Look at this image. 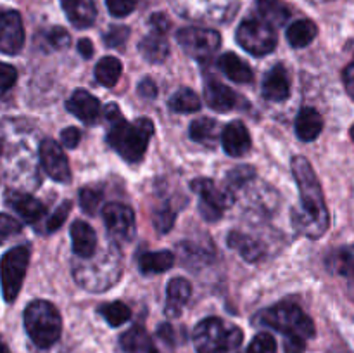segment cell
<instances>
[{
    "label": "cell",
    "mask_w": 354,
    "mask_h": 353,
    "mask_svg": "<svg viewBox=\"0 0 354 353\" xmlns=\"http://www.w3.org/2000/svg\"><path fill=\"white\" fill-rule=\"evenodd\" d=\"M290 168L299 187L301 197V215H296L294 224L299 228L301 234L311 239L322 237L330 225V215H328L324 192L315 175L313 166L304 156H294Z\"/></svg>",
    "instance_id": "6da1fadb"
},
{
    "label": "cell",
    "mask_w": 354,
    "mask_h": 353,
    "mask_svg": "<svg viewBox=\"0 0 354 353\" xmlns=\"http://www.w3.org/2000/svg\"><path fill=\"white\" fill-rule=\"evenodd\" d=\"M106 120L109 121L107 144L128 163L140 161L154 134V123L149 118L127 121L121 116L118 104H107Z\"/></svg>",
    "instance_id": "7a4b0ae2"
},
{
    "label": "cell",
    "mask_w": 354,
    "mask_h": 353,
    "mask_svg": "<svg viewBox=\"0 0 354 353\" xmlns=\"http://www.w3.org/2000/svg\"><path fill=\"white\" fill-rule=\"evenodd\" d=\"M256 324L282 332L287 353H303L306 348V339L315 336L313 320L297 305L287 301L259 311Z\"/></svg>",
    "instance_id": "3957f363"
},
{
    "label": "cell",
    "mask_w": 354,
    "mask_h": 353,
    "mask_svg": "<svg viewBox=\"0 0 354 353\" xmlns=\"http://www.w3.org/2000/svg\"><path fill=\"white\" fill-rule=\"evenodd\" d=\"M192 339L197 353H239L244 334L237 325L209 317L196 325Z\"/></svg>",
    "instance_id": "277c9868"
},
{
    "label": "cell",
    "mask_w": 354,
    "mask_h": 353,
    "mask_svg": "<svg viewBox=\"0 0 354 353\" xmlns=\"http://www.w3.org/2000/svg\"><path fill=\"white\" fill-rule=\"evenodd\" d=\"M24 327L38 348H50L61 338V315L57 308L48 301L35 300L24 310Z\"/></svg>",
    "instance_id": "5b68a950"
},
{
    "label": "cell",
    "mask_w": 354,
    "mask_h": 353,
    "mask_svg": "<svg viewBox=\"0 0 354 353\" xmlns=\"http://www.w3.org/2000/svg\"><path fill=\"white\" fill-rule=\"evenodd\" d=\"M237 42L252 55H268L277 47L275 28L261 17H249L239 24Z\"/></svg>",
    "instance_id": "8992f818"
},
{
    "label": "cell",
    "mask_w": 354,
    "mask_h": 353,
    "mask_svg": "<svg viewBox=\"0 0 354 353\" xmlns=\"http://www.w3.org/2000/svg\"><path fill=\"white\" fill-rule=\"evenodd\" d=\"M31 249L28 244L16 246L9 249L2 256V286H3V300L7 303H12L19 294L23 286L24 275H26L28 265H30Z\"/></svg>",
    "instance_id": "52a82bcc"
},
{
    "label": "cell",
    "mask_w": 354,
    "mask_h": 353,
    "mask_svg": "<svg viewBox=\"0 0 354 353\" xmlns=\"http://www.w3.org/2000/svg\"><path fill=\"white\" fill-rule=\"evenodd\" d=\"M175 9L190 19L228 21L237 12V0H173Z\"/></svg>",
    "instance_id": "ba28073f"
},
{
    "label": "cell",
    "mask_w": 354,
    "mask_h": 353,
    "mask_svg": "<svg viewBox=\"0 0 354 353\" xmlns=\"http://www.w3.org/2000/svg\"><path fill=\"white\" fill-rule=\"evenodd\" d=\"M176 40L187 55L204 61L218 51L221 45V35L211 28L189 26L176 33Z\"/></svg>",
    "instance_id": "9c48e42d"
},
{
    "label": "cell",
    "mask_w": 354,
    "mask_h": 353,
    "mask_svg": "<svg viewBox=\"0 0 354 353\" xmlns=\"http://www.w3.org/2000/svg\"><path fill=\"white\" fill-rule=\"evenodd\" d=\"M190 189L199 196V211L204 220L216 221L223 217L230 204V197L213 180L196 179L190 182Z\"/></svg>",
    "instance_id": "30bf717a"
},
{
    "label": "cell",
    "mask_w": 354,
    "mask_h": 353,
    "mask_svg": "<svg viewBox=\"0 0 354 353\" xmlns=\"http://www.w3.org/2000/svg\"><path fill=\"white\" fill-rule=\"evenodd\" d=\"M95 272H100V277H102L104 289H109L114 282H118L121 275V262H120V253L116 249H109L106 256H102L99 263H80V265H75V279L78 280L80 286L85 287L86 284L90 282Z\"/></svg>",
    "instance_id": "8fae6325"
},
{
    "label": "cell",
    "mask_w": 354,
    "mask_h": 353,
    "mask_svg": "<svg viewBox=\"0 0 354 353\" xmlns=\"http://www.w3.org/2000/svg\"><path fill=\"white\" fill-rule=\"evenodd\" d=\"M104 224L107 232L116 241H130L135 234V213L128 204L111 203L106 204L102 210Z\"/></svg>",
    "instance_id": "7c38bea8"
},
{
    "label": "cell",
    "mask_w": 354,
    "mask_h": 353,
    "mask_svg": "<svg viewBox=\"0 0 354 353\" xmlns=\"http://www.w3.org/2000/svg\"><path fill=\"white\" fill-rule=\"evenodd\" d=\"M38 154H40V161L45 173L52 180L61 183H68L71 180V168H69L68 158H66L64 151H62L57 142L52 141V138L41 141Z\"/></svg>",
    "instance_id": "4fadbf2b"
},
{
    "label": "cell",
    "mask_w": 354,
    "mask_h": 353,
    "mask_svg": "<svg viewBox=\"0 0 354 353\" xmlns=\"http://www.w3.org/2000/svg\"><path fill=\"white\" fill-rule=\"evenodd\" d=\"M24 45L23 19L16 10H3L0 17V51L6 55H16Z\"/></svg>",
    "instance_id": "5bb4252c"
},
{
    "label": "cell",
    "mask_w": 354,
    "mask_h": 353,
    "mask_svg": "<svg viewBox=\"0 0 354 353\" xmlns=\"http://www.w3.org/2000/svg\"><path fill=\"white\" fill-rule=\"evenodd\" d=\"M66 109L86 125H95L100 118V102L88 90L78 89L66 102Z\"/></svg>",
    "instance_id": "9a60e30c"
},
{
    "label": "cell",
    "mask_w": 354,
    "mask_h": 353,
    "mask_svg": "<svg viewBox=\"0 0 354 353\" xmlns=\"http://www.w3.org/2000/svg\"><path fill=\"white\" fill-rule=\"evenodd\" d=\"M204 97H206L207 106L211 109L218 111V113H228L232 109H239L241 102H244L230 87L223 85L216 80H209L204 85Z\"/></svg>",
    "instance_id": "2e32d148"
},
{
    "label": "cell",
    "mask_w": 354,
    "mask_h": 353,
    "mask_svg": "<svg viewBox=\"0 0 354 353\" xmlns=\"http://www.w3.org/2000/svg\"><path fill=\"white\" fill-rule=\"evenodd\" d=\"M221 144H223L225 152L232 158H241L245 156L251 149L252 141L249 130L242 121H230L227 127L223 128L221 134Z\"/></svg>",
    "instance_id": "e0dca14e"
},
{
    "label": "cell",
    "mask_w": 354,
    "mask_h": 353,
    "mask_svg": "<svg viewBox=\"0 0 354 353\" xmlns=\"http://www.w3.org/2000/svg\"><path fill=\"white\" fill-rule=\"evenodd\" d=\"M6 201L24 221L28 224H37L38 220H41L45 215V204L41 201H38L37 197H33L31 194L19 192V190H9L6 194Z\"/></svg>",
    "instance_id": "ac0fdd59"
},
{
    "label": "cell",
    "mask_w": 354,
    "mask_h": 353,
    "mask_svg": "<svg viewBox=\"0 0 354 353\" xmlns=\"http://www.w3.org/2000/svg\"><path fill=\"white\" fill-rule=\"evenodd\" d=\"M263 96L272 102H283L290 93L289 73L282 64H275L263 80Z\"/></svg>",
    "instance_id": "d6986e66"
},
{
    "label": "cell",
    "mask_w": 354,
    "mask_h": 353,
    "mask_svg": "<svg viewBox=\"0 0 354 353\" xmlns=\"http://www.w3.org/2000/svg\"><path fill=\"white\" fill-rule=\"evenodd\" d=\"M73 251L78 258L88 260L95 255L97 234L86 221L75 220L71 225Z\"/></svg>",
    "instance_id": "ffe728a7"
},
{
    "label": "cell",
    "mask_w": 354,
    "mask_h": 353,
    "mask_svg": "<svg viewBox=\"0 0 354 353\" xmlns=\"http://www.w3.org/2000/svg\"><path fill=\"white\" fill-rule=\"evenodd\" d=\"M190 293H192V287L190 282L183 277H175L168 282L166 287V307L165 311L169 317H178L182 314L183 307L189 301Z\"/></svg>",
    "instance_id": "44dd1931"
},
{
    "label": "cell",
    "mask_w": 354,
    "mask_h": 353,
    "mask_svg": "<svg viewBox=\"0 0 354 353\" xmlns=\"http://www.w3.org/2000/svg\"><path fill=\"white\" fill-rule=\"evenodd\" d=\"M61 3L75 28H88L95 21L97 9L93 0H61Z\"/></svg>",
    "instance_id": "7402d4cb"
},
{
    "label": "cell",
    "mask_w": 354,
    "mask_h": 353,
    "mask_svg": "<svg viewBox=\"0 0 354 353\" xmlns=\"http://www.w3.org/2000/svg\"><path fill=\"white\" fill-rule=\"evenodd\" d=\"M324 130V118L315 107H303L296 118V134L303 142H311Z\"/></svg>",
    "instance_id": "603a6c76"
},
{
    "label": "cell",
    "mask_w": 354,
    "mask_h": 353,
    "mask_svg": "<svg viewBox=\"0 0 354 353\" xmlns=\"http://www.w3.org/2000/svg\"><path fill=\"white\" fill-rule=\"evenodd\" d=\"M121 348L127 353H159L154 341L142 325H133L120 338Z\"/></svg>",
    "instance_id": "cb8c5ba5"
},
{
    "label": "cell",
    "mask_w": 354,
    "mask_h": 353,
    "mask_svg": "<svg viewBox=\"0 0 354 353\" xmlns=\"http://www.w3.org/2000/svg\"><path fill=\"white\" fill-rule=\"evenodd\" d=\"M228 246L239 253L245 262H258L265 255V249L259 241L248 234H242L241 230H232L227 237Z\"/></svg>",
    "instance_id": "d4e9b609"
},
{
    "label": "cell",
    "mask_w": 354,
    "mask_h": 353,
    "mask_svg": "<svg viewBox=\"0 0 354 353\" xmlns=\"http://www.w3.org/2000/svg\"><path fill=\"white\" fill-rule=\"evenodd\" d=\"M138 51H140L142 57L149 62H165L169 55V44L161 33L145 35L142 42L138 44Z\"/></svg>",
    "instance_id": "484cf974"
},
{
    "label": "cell",
    "mask_w": 354,
    "mask_h": 353,
    "mask_svg": "<svg viewBox=\"0 0 354 353\" xmlns=\"http://www.w3.org/2000/svg\"><path fill=\"white\" fill-rule=\"evenodd\" d=\"M220 69L225 73V76H228L235 83H251L254 78V73L249 68L248 62L234 52H227L221 55Z\"/></svg>",
    "instance_id": "4316f807"
},
{
    "label": "cell",
    "mask_w": 354,
    "mask_h": 353,
    "mask_svg": "<svg viewBox=\"0 0 354 353\" xmlns=\"http://www.w3.org/2000/svg\"><path fill=\"white\" fill-rule=\"evenodd\" d=\"M189 134L190 138L197 144H203V145H216L218 138L223 132L220 130V125H218L216 120L213 118H199V120L192 121L189 128Z\"/></svg>",
    "instance_id": "83f0119b"
},
{
    "label": "cell",
    "mask_w": 354,
    "mask_h": 353,
    "mask_svg": "<svg viewBox=\"0 0 354 353\" xmlns=\"http://www.w3.org/2000/svg\"><path fill=\"white\" fill-rule=\"evenodd\" d=\"M327 266L337 275L354 279V244L341 246L332 251L327 258Z\"/></svg>",
    "instance_id": "f1b7e54d"
},
{
    "label": "cell",
    "mask_w": 354,
    "mask_h": 353,
    "mask_svg": "<svg viewBox=\"0 0 354 353\" xmlns=\"http://www.w3.org/2000/svg\"><path fill=\"white\" fill-rule=\"evenodd\" d=\"M256 9L261 19L275 26H282L290 19V9L282 0H256Z\"/></svg>",
    "instance_id": "f546056e"
},
{
    "label": "cell",
    "mask_w": 354,
    "mask_h": 353,
    "mask_svg": "<svg viewBox=\"0 0 354 353\" xmlns=\"http://www.w3.org/2000/svg\"><path fill=\"white\" fill-rule=\"evenodd\" d=\"M175 263V256L171 251H149L138 258V269L142 273H161L169 270Z\"/></svg>",
    "instance_id": "4dcf8cb0"
},
{
    "label": "cell",
    "mask_w": 354,
    "mask_h": 353,
    "mask_svg": "<svg viewBox=\"0 0 354 353\" xmlns=\"http://www.w3.org/2000/svg\"><path fill=\"white\" fill-rule=\"evenodd\" d=\"M318 28L311 19L294 21L287 30V40L294 48H303L317 38Z\"/></svg>",
    "instance_id": "1f68e13d"
},
{
    "label": "cell",
    "mask_w": 354,
    "mask_h": 353,
    "mask_svg": "<svg viewBox=\"0 0 354 353\" xmlns=\"http://www.w3.org/2000/svg\"><path fill=\"white\" fill-rule=\"evenodd\" d=\"M95 78L100 85L104 87H114L121 76V62L120 59L107 55L102 57L95 66Z\"/></svg>",
    "instance_id": "d6a6232c"
},
{
    "label": "cell",
    "mask_w": 354,
    "mask_h": 353,
    "mask_svg": "<svg viewBox=\"0 0 354 353\" xmlns=\"http://www.w3.org/2000/svg\"><path fill=\"white\" fill-rule=\"evenodd\" d=\"M99 314L111 327H120L124 322L130 320L131 310L123 301H113V303H104L99 307Z\"/></svg>",
    "instance_id": "836d02e7"
},
{
    "label": "cell",
    "mask_w": 354,
    "mask_h": 353,
    "mask_svg": "<svg viewBox=\"0 0 354 353\" xmlns=\"http://www.w3.org/2000/svg\"><path fill=\"white\" fill-rule=\"evenodd\" d=\"M169 107L175 113H196L201 109V99L190 89H180L169 97Z\"/></svg>",
    "instance_id": "e575fe53"
},
{
    "label": "cell",
    "mask_w": 354,
    "mask_h": 353,
    "mask_svg": "<svg viewBox=\"0 0 354 353\" xmlns=\"http://www.w3.org/2000/svg\"><path fill=\"white\" fill-rule=\"evenodd\" d=\"M104 190L100 185L95 183H90L80 189V204H82V210L86 215H95L99 210L100 203H102Z\"/></svg>",
    "instance_id": "d590c367"
},
{
    "label": "cell",
    "mask_w": 354,
    "mask_h": 353,
    "mask_svg": "<svg viewBox=\"0 0 354 353\" xmlns=\"http://www.w3.org/2000/svg\"><path fill=\"white\" fill-rule=\"evenodd\" d=\"M256 176V170L252 166H237V168L230 170L227 175V183L230 190H239L244 185H248L252 179Z\"/></svg>",
    "instance_id": "8d00e7d4"
},
{
    "label": "cell",
    "mask_w": 354,
    "mask_h": 353,
    "mask_svg": "<svg viewBox=\"0 0 354 353\" xmlns=\"http://www.w3.org/2000/svg\"><path fill=\"white\" fill-rule=\"evenodd\" d=\"M245 353H277V341L270 332H259L249 343Z\"/></svg>",
    "instance_id": "74e56055"
},
{
    "label": "cell",
    "mask_w": 354,
    "mask_h": 353,
    "mask_svg": "<svg viewBox=\"0 0 354 353\" xmlns=\"http://www.w3.org/2000/svg\"><path fill=\"white\" fill-rule=\"evenodd\" d=\"M152 221H154V227L158 228L161 234H166V232L171 230L173 224H175V211L171 210L169 204H162L161 208L152 213Z\"/></svg>",
    "instance_id": "f35d334b"
},
{
    "label": "cell",
    "mask_w": 354,
    "mask_h": 353,
    "mask_svg": "<svg viewBox=\"0 0 354 353\" xmlns=\"http://www.w3.org/2000/svg\"><path fill=\"white\" fill-rule=\"evenodd\" d=\"M71 201H62L57 208H55L54 213L50 215V218H47V225H45V230L50 234L55 232L57 228H61L64 225L66 218L69 217V211H71Z\"/></svg>",
    "instance_id": "ab89813d"
},
{
    "label": "cell",
    "mask_w": 354,
    "mask_h": 353,
    "mask_svg": "<svg viewBox=\"0 0 354 353\" xmlns=\"http://www.w3.org/2000/svg\"><path fill=\"white\" fill-rule=\"evenodd\" d=\"M128 37H130V30L127 26H113L104 35V44L111 48H121L127 44Z\"/></svg>",
    "instance_id": "60d3db41"
},
{
    "label": "cell",
    "mask_w": 354,
    "mask_h": 353,
    "mask_svg": "<svg viewBox=\"0 0 354 353\" xmlns=\"http://www.w3.org/2000/svg\"><path fill=\"white\" fill-rule=\"evenodd\" d=\"M138 0H106V6L114 17H124L137 7Z\"/></svg>",
    "instance_id": "b9f144b4"
},
{
    "label": "cell",
    "mask_w": 354,
    "mask_h": 353,
    "mask_svg": "<svg viewBox=\"0 0 354 353\" xmlns=\"http://www.w3.org/2000/svg\"><path fill=\"white\" fill-rule=\"evenodd\" d=\"M47 40L48 44H50L54 48H57V51H61V48H68L69 45H71V37H69L68 31L61 26L52 28V30L47 33Z\"/></svg>",
    "instance_id": "7bdbcfd3"
},
{
    "label": "cell",
    "mask_w": 354,
    "mask_h": 353,
    "mask_svg": "<svg viewBox=\"0 0 354 353\" xmlns=\"http://www.w3.org/2000/svg\"><path fill=\"white\" fill-rule=\"evenodd\" d=\"M16 80H17V71L14 66L7 64V62L0 64V92L6 93L10 87H14Z\"/></svg>",
    "instance_id": "ee69618b"
},
{
    "label": "cell",
    "mask_w": 354,
    "mask_h": 353,
    "mask_svg": "<svg viewBox=\"0 0 354 353\" xmlns=\"http://www.w3.org/2000/svg\"><path fill=\"white\" fill-rule=\"evenodd\" d=\"M19 232H21L19 221H16L12 217H9V215L6 213L0 215V237H2V241H7L10 235L19 234Z\"/></svg>",
    "instance_id": "f6af8a7d"
},
{
    "label": "cell",
    "mask_w": 354,
    "mask_h": 353,
    "mask_svg": "<svg viewBox=\"0 0 354 353\" xmlns=\"http://www.w3.org/2000/svg\"><path fill=\"white\" fill-rule=\"evenodd\" d=\"M149 26H151V30L156 31V33L166 35L168 33L169 28H171V21L168 19V16H166V14L156 12L149 17Z\"/></svg>",
    "instance_id": "bcb514c9"
},
{
    "label": "cell",
    "mask_w": 354,
    "mask_h": 353,
    "mask_svg": "<svg viewBox=\"0 0 354 353\" xmlns=\"http://www.w3.org/2000/svg\"><path fill=\"white\" fill-rule=\"evenodd\" d=\"M61 138H62V144H64L66 147L75 149L76 145L80 144L82 134H80V130L76 127H69V128H64V130H62Z\"/></svg>",
    "instance_id": "7dc6e473"
},
{
    "label": "cell",
    "mask_w": 354,
    "mask_h": 353,
    "mask_svg": "<svg viewBox=\"0 0 354 353\" xmlns=\"http://www.w3.org/2000/svg\"><path fill=\"white\" fill-rule=\"evenodd\" d=\"M137 90H138V93L144 97V99H154L156 93H158V87H156L154 80H151V78L142 80V82L138 83Z\"/></svg>",
    "instance_id": "c3c4849f"
},
{
    "label": "cell",
    "mask_w": 354,
    "mask_h": 353,
    "mask_svg": "<svg viewBox=\"0 0 354 353\" xmlns=\"http://www.w3.org/2000/svg\"><path fill=\"white\" fill-rule=\"evenodd\" d=\"M342 78H344L346 90H348V93L351 96V99H354V62H351V64L344 69Z\"/></svg>",
    "instance_id": "681fc988"
},
{
    "label": "cell",
    "mask_w": 354,
    "mask_h": 353,
    "mask_svg": "<svg viewBox=\"0 0 354 353\" xmlns=\"http://www.w3.org/2000/svg\"><path fill=\"white\" fill-rule=\"evenodd\" d=\"M158 336L162 339V341L173 345L175 343V332H173V327L169 324H161L158 329Z\"/></svg>",
    "instance_id": "f907efd6"
},
{
    "label": "cell",
    "mask_w": 354,
    "mask_h": 353,
    "mask_svg": "<svg viewBox=\"0 0 354 353\" xmlns=\"http://www.w3.org/2000/svg\"><path fill=\"white\" fill-rule=\"evenodd\" d=\"M78 51L80 54L83 55L85 59H90L93 55V45L92 42L88 40V38H82V40L78 42Z\"/></svg>",
    "instance_id": "816d5d0a"
},
{
    "label": "cell",
    "mask_w": 354,
    "mask_h": 353,
    "mask_svg": "<svg viewBox=\"0 0 354 353\" xmlns=\"http://www.w3.org/2000/svg\"><path fill=\"white\" fill-rule=\"evenodd\" d=\"M351 138H353V142H354V125L351 127Z\"/></svg>",
    "instance_id": "f5cc1de1"
},
{
    "label": "cell",
    "mask_w": 354,
    "mask_h": 353,
    "mask_svg": "<svg viewBox=\"0 0 354 353\" xmlns=\"http://www.w3.org/2000/svg\"><path fill=\"white\" fill-rule=\"evenodd\" d=\"M3 353H9V352H7V348H3Z\"/></svg>",
    "instance_id": "db71d44e"
}]
</instances>
